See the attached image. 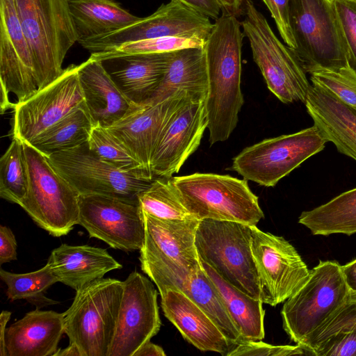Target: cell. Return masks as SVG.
<instances>
[{
    "label": "cell",
    "mask_w": 356,
    "mask_h": 356,
    "mask_svg": "<svg viewBox=\"0 0 356 356\" xmlns=\"http://www.w3.org/2000/svg\"><path fill=\"white\" fill-rule=\"evenodd\" d=\"M241 24L237 17L222 11L204 43L208 91L204 100L209 143L229 138L243 104L241 88Z\"/></svg>",
    "instance_id": "6da1fadb"
},
{
    "label": "cell",
    "mask_w": 356,
    "mask_h": 356,
    "mask_svg": "<svg viewBox=\"0 0 356 356\" xmlns=\"http://www.w3.org/2000/svg\"><path fill=\"white\" fill-rule=\"evenodd\" d=\"M143 212L145 238L140 250L141 270L156 285L160 296L181 291L201 267L195 247L197 218L165 220Z\"/></svg>",
    "instance_id": "7a4b0ae2"
},
{
    "label": "cell",
    "mask_w": 356,
    "mask_h": 356,
    "mask_svg": "<svg viewBox=\"0 0 356 356\" xmlns=\"http://www.w3.org/2000/svg\"><path fill=\"white\" fill-rule=\"evenodd\" d=\"M29 42L38 90L56 79L77 42L69 0H13Z\"/></svg>",
    "instance_id": "3957f363"
},
{
    "label": "cell",
    "mask_w": 356,
    "mask_h": 356,
    "mask_svg": "<svg viewBox=\"0 0 356 356\" xmlns=\"http://www.w3.org/2000/svg\"><path fill=\"white\" fill-rule=\"evenodd\" d=\"M350 288L343 265L320 261L306 283L285 302L282 326L290 339L303 347L348 300Z\"/></svg>",
    "instance_id": "277c9868"
},
{
    "label": "cell",
    "mask_w": 356,
    "mask_h": 356,
    "mask_svg": "<svg viewBox=\"0 0 356 356\" xmlns=\"http://www.w3.org/2000/svg\"><path fill=\"white\" fill-rule=\"evenodd\" d=\"M289 19L291 49L305 72L350 66L334 0H290Z\"/></svg>",
    "instance_id": "5b68a950"
},
{
    "label": "cell",
    "mask_w": 356,
    "mask_h": 356,
    "mask_svg": "<svg viewBox=\"0 0 356 356\" xmlns=\"http://www.w3.org/2000/svg\"><path fill=\"white\" fill-rule=\"evenodd\" d=\"M124 290L123 282L99 278L76 291L63 314L64 331L81 356H107Z\"/></svg>",
    "instance_id": "8992f818"
},
{
    "label": "cell",
    "mask_w": 356,
    "mask_h": 356,
    "mask_svg": "<svg viewBox=\"0 0 356 356\" xmlns=\"http://www.w3.org/2000/svg\"><path fill=\"white\" fill-rule=\"evenodd\" d=\"M22 143L29 184L19 206L50 235H67L79 224L80 195L54 168L47 156L30 143Z\"/></svg>",
    "instance_id": "52a82bcc"
},
{
    "label": "cell",
    "mask_w": 356,
    "mask_h": 356,
    "mask_svg": "<svg viewBox=\"0 0 356 356\" xmlns=\"http://www.w3.org/2000/svg\"><path fill=\"white\" fill-rule=\"evenodd\" d=\"M171 180L186 209L197 220H229L257 225L264 217L247 180L229 175L193 173Z\"/></svg>",
    "instance_id": "ba28073f"
},
{
    "label": "cell",
    "mask_w": 356,
    "mask_h": 356,
    "mask_svg": "<svg viewBox=\"0 0 356 356\" xmlns=\"http://www.w3.org/2000/svg\"><path fill=\"white\" fill-rule=\"evenodd\" d=\"M195 247L200 261L224 280L261 300L251 249V225L229 220H201L195 233Z\"/></svg>",
    "instance_id": "9c48e42d"
},
{
    "label": "cell",
    "mask_w": 356,
    "mask_h": 356,
    "mask_svg": "<svg viewBox=\"0 0 356 356\" xmlns=\"http://www.w3.org/2000/svg\"><path fill=\"white\" fill-rule=\"evenodd\" d=\"M241 28L268 88L284 104L305 103L312 86L294 52L276 36L251 0H245Z\"/></svg>",
    "instance_id": "30bf717a"
},
{
    "label": "cell",
    "mask_w": 356,
    "mask_h": 356,
    "mask_svg": "<svg viewBox=\"0 0 356 356\" xmlns=\"http://www.w3.org/2000/svg\"><path fill=\"white\" fill-rule=\"evenodd\" d=\"M326 142L313 125L245 147L234 158L231 169L245 180L274 186L305 161L322 151Z\"/></svg>",
    "instance_id": "8fae6325"
},
{
    "label": "cell",
    "mask_w": 356,
    "mask_h": 356,
    "mask_svg": "<svg viewBox=\"0 0 356 356\" xmlns=\"http://www.w3.org/2000/svg\"><path fill=\"white\" fill-rule=\"evenodd\" d=\"M48 157L79 195H103L138 202V195L153 181L104 161L89 149L87 142Z\"/></svg>",
    "instance_id": "7c38bea8"
},
{
    "label": "cell",
    "mask_w": 356,
    "mask_h": 356,
    "mask_svg": "<svg viewBox=\"0 0 356 356\" xmlns=\"http://www.w3.org/2000/svg\"><path fill=\"white\" fill-rule=\"evenodd\" d=\"M213 23L209 17L177 1L163 3L152 15L113 32L79 43L91 54L143 40L175 37L206 42Z\"/></svg>",
    "instance_id": "4fadbf2b"
},
{
    "label": "cell",
    "mask_w": 356,
    "mask_h": 356,
    "mask_svg": "<svg viewBox=\"0 0 356 356\" xmlns=\"http://www.w3.org/2000/svg\"><path fill=\"white\" fill-rule=\"evenodd\" d=\"M251 249L263 303L274 307L285 302L309 279L310 270L282 236L251 225Z\"/></svg>",
    "instance_id": "5bb4252c"
},
{
    "label": "cell",
    "mask_w": 356,
    "mask_h": 356,
    "mask_svg": "<svg viewBox=\"0 0 356 356\" xmlns=\"http://www.w3.org/2000/svg\"><path fill=\"white\" fill-rule=\"evenodd\" d=\"M79 67V65L68 66L53 82L15 106L13 138L31 143L84 104Z\"/></svg>",
    "instance_id": "9a60e30c"
},
{
    "label": "cell",
    "mask_w": 356,
    "mask_h": 356,
    "mask_svg": "<svg viewBox=\"0 0 356 356\" xmlns=\"http://www.w3.org/2000/svg\"><path fill=\"white\" fill-rule=\"evenodd\" d=\"M79 225L90 237L124 252L140 250L145 221L138 202L103 195L79 196Z\"/></svg>",
    "instance_id": "2e32d148"
},
{
    "label": "cell",
    "mask_w": 356,
    "mask_h": 356,
    "mask_svg": "<svg viewBox=\"0 0 356 356\" xmlns=\"http://www.w3.org/2000/svg\"><path fill=\"white\" fill-rule=\"evenodd\" d=\"M123 284L122 298L107 356H134L158 333L161 325L158 292L152 282L134 271Z\"/></svg>",
    "instance_id": "e0dca14e"
},
{
    "label": "cell",
    "mask_w": 356,
    "mask_h": 356,
    "mask_svg": "<svg viewBox=\"0 0 356 356\" xmlns=\"http://www.w3.org/2000/svg\"><path fill=\"white\" fill-rule=\"evenodd\" d=\"M0 81L1 113L15 107L10 93L17 104L38 90L31 51L13 0H0Z\"/></svg>",
    "instance_id": "ac0fdd59"
},
{
    "label": "cell",
    "mask_w": 356,
    "mask_h": 356,
    "mask_svg": "<svg viewBox=\"0 0 356 356\" xmlns=\"http://www.w3.org/2000/svg\"><path fill=\"white\" fill-rule=\"evenodd\" d=\"M207 120L204 101L191 99L172 117L153 151L150 170L154 178H171L198 148Z\"/></svg>",
    "instance_id": "d6986e66"
},
{
    "label": "cell",
    "mask_w": 356,
    "mask_h": 356,
    "mask_svg": "<svg viewBox=\"0 0 356 356\" xmlns=\"http://www.w3.org/2000/svg\"><path fill=\"white\" fill-rule=\"evenodd\" d=\"M191 99H197L179 90L159 103L137 106L106 129L152 173L151 158L160 135L175 113Z\"/></svg>",
    "instance_id": "ffe728a7"
},
{
    "label": "cell",
    "mask_w": 356,
    "mask_h": 356,
    "mask_svg": "<svg viewBox=\"0 0 356 356\" xmlns=\"http://www.w3.org/2000/svg\"><path fill=\"white\" fill-rule=\"evenodd\" d=\"M79 78L94 125L108 128L138 106L122 93L102 60L90 56L79 65Z\"/></svg>",
    "instance_id": "44dd1931"
},
{
    "label": "cell",
    "mask_w": 356,
    "mask_h": 356,
    "mask_svg": "<svg viewBox=\"0 0 356 356\" xmlns=\"http://www.w3.org/2000/svg\"><path fill=\"white\" fill-rule=\"evenodd\" d=\"M305 104L326 141L356 161V107L316 83L312 84Z\"/></svg>",
    "instance_id": "7402d4cb"
},
{
    "label": "cell",
    "mask_w": 356,
    "mask_h": 356,
    "mask_svg": "<svg viewBox=\"0 0 356 356\" xmlns=\"http://www.w3.org/2000/svg\"><path fill=\"white\" fill-rule=\"evenodd\" d=\"M161 298L165 316L183 337L200 350L227 356L236 347L209 317L182 291L169 290Z\"/></svg>",
    "instance_id": "603a6c76"
},
{
    "label": "cell",
    "mask_w": 356,
    "mask_h": 356,
    "mask_svg": "<svg viewBox=\"0 0 356 356\" xmlns=\"http://www.w3.org/2000/svg\"><path fill=\"white\" fill-rule=\"evenodd\" d=\"M64 333L63 313L37 308L7 328L8 356H53Z\"/></svg>",
    "instance_id": "cb8c5ba5"
},
{
    "label": "cell",
    "mask_w": 356,
    "mask_h": 356,
    "mask_svg": "<svg viewBox=\"0 0 356 356\" xmlns=\"http://www.w3.org/2000/svg\"><path fill=\"white\" fill-rule=\"evenodd\" d=\"M47 264L58 282L75 291L122 266L105 249L62 244L54 249Z\"/></svg>",
    "instance_id": "d4e9b609"
},
{
    "label": "cell",
    "mask_w": 356,
    "mask_h": 356,
    "mask_svg": "<svg viewBox=\"0 0 356 356\" xmlns=\"http://www.w3.org/2000/svg\"><path fill=\"white\" fill-rule=\"evenodd\" d=\"M179 90L205 100L208 75L204 47H188L171 52L167 71L152 97L144 105L159 103Z\"/></svg>",
    "instance_id": "484cf974"
},
{
    "label": "cell",
    "mask_w": 356,
    "mask_h": 356,
    "mask_svg": "<svg viewBox=\"0 0 356 356\" xmlns=\"http://www.w3.org/2000/svg\"><path fill=\"white\" fill-rule=\"evenodd\" d=\"M171 52L140 54L120 58L121 67L108 72L122 93L141 106L152 97L167 71Z\"/></svg>",
    "instance_id": "4316f807"
},
{
    "label": "cell",
    "mask_w": 356,
    "mask_h": 356,
    "mask_svg": "<svg viewBox=\"0 0 356 356\" xmlns=\"http://www.w3.org/2000/svg\"><path fill=\"white\" fill-rule=\"evenodd\" d=\"M77 42L118 31L140 17L115 0H69Z\"/></svg>",
    "instance_id": "83f0119b"
},
{
    "label": "cell",
    "mask_w": 356,
    "mask_h": 356,
    "mask_svg": "<svg viewBox=\"0 0 356 356\" xmlns=\"http://www.w3.org/2000/svg\"><path fill=\"white\" fill-rule=\"evenodd\" d=\"M201 264L217 288L245 341H261L265 337L263 302L227 282L208 264L202 261Z\"/></svg>",
    "instance_id": "f1b7e54d"
},
{
    "label": "cell",
    "mask_w": 356,
    "mask_h": 356,
    "mask_svg": "<svg viewBox=\"0 0 356 356\" xmlns=\"http://www.w3.org/2000/svg\"><path fill=\"white\" fill-rule=\"evenodd\" d=\"M298 223L315 236L356 233V188L301 213Z\"/></svg>",
    "instance_id": "f546056e"
},
{
    "label": "cell",
    "mask_w": 356,
    "mask_h": 356,
    "mask_svg": "<svg viewBox=\"0 0 356 356\" xmlns=\"http://www.w3.org/2000/svg\"><path fill=\"white\" fill-rule=\"evenodd\" d=\"M180 291L199 306L227 340L236 345L245 341L202 266L190 277Z\"/></svg>",
    "instance_id": "4dcf8cb0"
},
{
    "label": "cell",
    "mask_w": 356,
    "mask_h": 356,
    "mask_svg": "<svg viewBox=\"0 0 356 356\" xmlns=\"http://www.w3.org/2000/svg\"><path fill=\"white\" fill-rule=\"evenodd\" d=\"M93 126L84 104L35 138L30 144L49 156L88 142Z\"/></svg>",
    "instance_id": "1f68e13d"
},
{
    "label": "cell",
    "mask_w": 356,
    "mask_h": 356,
    "mask_svg": "<svg viewBox=\"0 0 356 356\" xmlns=\"http://www.w3.org/2000/svg\"><path fill=\"white\" fill-rule=\"evenodd\" d=\"M141 210L165 220L195 218L183 204L171 178H155L138 196Z\"/></svg>",
    "instance_id": "d6a6232c"
},
{
    "label": "cell",
    "mask_w": 356,
    "mask_h": 356,
    "mask_svg": "<svg viewBox=\"0 0 356 356\" xmlns=\"http://www.w3.org/2000/svg\"><path fill=\"white\" fill-rule=\"evenodd\" d=\"M87 143L99 159L115 168L147 180L155 179L106 128L94 125Z\"/></svg>",
    "instance_id": "836d02e7"
},
{
    "label": "cell",
    "mask_w": 356,
    "mask_h": 356,
    "mask_svg": "<svg viewBox=\"0 0 356 356\" xmlns=\"http://www.w3.org/2000/svg\"><path fill=\"white\" fill-rule=\"evenodd\" d=\"M0 277L7 286L6 295L11 301L25 299L39 305L58 302L44 296L49 287L58 282L47 264L39 270L26 273H14L1 268Z\"/></svg>",
    "instance_id": "e575fe53"
},
{
    "label": "cell",
    "mask_w": 356,
    "mask_h": 356,
    "mask_svg": "<svg viewBox=\"0 0 356 356\" xmlns=\"http://www.w3.org/2000/svg\"><path fill=\"white\" fill-rule=\"evenodd\" d=\"M29 184L23 143L13 138L0 159V196L20 204L26 196Z\"/></svg>",
    "instance_id": "d590c367"
},
{
    "label": "cell",
    "mask_w": 356,
    "mask_h": 356,
    "mask_svg": "<svg viewBox=\"0 0 356 356\" xmlns=\"http://www.w3.org/2000/svg\"><path fill=\"white\" fill-rule=\"evenodd\" d=\"M204 43L201 40L182 38H157L124 43L107 51L92 53L90 57L104 62L133 54L165 53L188 47H204Z\"/></svg>",
    "instance_id": "8d00e7d4"
},
{
    "label": "cell",
    "mask_w": 356,
    "mask_h": 356,
    "mask_svg": "<svg viewBox=\"0 0 356 356\" xmlns=\"http://www.w3.org/2000/svg\"><path fill=\"white\" fill-rule=\"evenodd\" d=\"M309 74L312 83L324 87L343 102L356 107V72L350 66L334 70L318 69Z\"/></svg>",
    "instance_id": "74e56055"
},
{
    "label": "cell",
    "mask_w": 356,
    "mask_h": 356,
    "mask_svg": "<svg viewBox=\"0 0 356 356\" xmlns=\"http://www.w3.org/2000/svg\"><path fill=\"white\" fill-rule=\"evenodd\" d=\"M356 330V291L351 289L345 304L327 323L302 347L306 354L312 352L331 337L342 332Z\"/></svg>",
    "instance_id": "f35d334b"
},
{
    "label": "cell",
    "mask_w": 356,
    "mask_h": 356,
    "mask_svg": "<svg viewBox=\"0 0 356 356\" xmlns=\"http://www.w3.org/2000/svg\"><path fill=\"white\" fill-rule=\"evenodd\" d=\"M348 54V63L356 72V3L334 0Z\"/></svg>",
    "instance_id": "ab89813d"
},
{
    "label": "cell",
    "mask_w": 356,
    "mask_h": 356,
    "mask_svg": "<svg viewBox=\"0 0 356 356\" xmlns=\"http://www.w3.org/2000/svg\"><path fill=\"white\" fill-rule=\"evenodd\" d=\"M305 354V349L298 344L273 346L261 341H246L237 344L227 356H289Z\"/></svg>",
    "instance_id": "60d3db41"
},
{
    "label": "cell",
    "mask_w": 356,
    "mask_h": 356,
    "mask_svg": "<svg viewBox=\"0 0 356 356\" xmlns=\"http://www.w3.org/2000/svg\"><path fill=\"white\" fill-rule=\"evenodd\" d=\"M316 356H356V330L339 332L312 352Z\"/></svg>",
    "instance_id": "b9f144b4"
},
{
    "label": "cell",
    "mask_w": 356,
    "mask_h": 356,
    "mask_svg": "<svg viewBox=\"0 0 356 356\" xmlns=\"http://www.w3.org/2000/svg\"><path fill=\"white\" fill-rule=\"evenodd\" d=\"M273 18L280 35L285 44L292 49L295 42L291 32L289 19L290 0H262Z\"/></svg>",
    "instance_id": "7bdbcfd3"
},
{
    "label": "cell",
    "mask_w": 356,
    "mask_h": 356,
    "mask_svg": "<svg viewBox=\"0 0 356 356\" xmlns=\"http://www.w3.org/2000/svg\"><path fill=\"white\" fill-rule=\"evenodd\" d=\"M17 241L12 230L0 225V264L17 259Z\"/></svg>",
    "instance_id": "ee69618b"
},
{
    "label": "cell",
    "mask_w": 356,
    "mask_h": 356,
    "mask_svg": "<svg viewBox=\"0 0 356 356\" xmlns=\"http://www.w3.org/2000/svg\"><path fill=\"white\" fill-rule=\"evenodd\" d=\"M200 13L217 19L221 15L222 8L218 0H177Z\"/></svg>",
    "instance_id": "f6af8a7d"
},
{
    "label": "cell",
    "mask_w": 356,
    "mask_h": 356,
    "mask_svg": "<svg viewBox=\"0 0 356 356\" xmlns=\"http://www.w3.org/2000/svg\"><path fill=\"white\" fill-rule=\"evenodd\" d=\"M11 316V312L3 310L0 315V356H8L6 346V325Z\"/></svg>",
    "instance_id": "bcb514c9"
},
{
    "label": "cell",
    "mask_w": 356,
    "mask_h": 356,
    "mask_svg": "<svg viewBox=\"0 0 356 356\" xmlns=\"http://www.w3.org/2000/svg\"><path fill=\"white\" fill-rule=\"evenodd\" d=\"M220 3L222 11L229 14L239 16L243 13L245 0H218Z\"/></svg>",
    "instance_id": "7dc6e473"
},
{
    "label": "cell",
    "mask_w": 356,
    "mask_h": 356,
    "mask_svg": "<svg viewBox=\"0 0 356 356\" xmlns=\"http://www.w3.org/2000/svg\"><path fill=\"white\" fill-rule=\"evenodd\" d=\"M134 356H165L163 349L149 341L144 343Z\"/></svg>",
    "instance_id": "c3c4849f"
},
{
    "label": "cell",
    "mask_w": 356,
    "mask_h": 356,
    "mask_svg": "<svg viewBox=\"0 0 356 356\" xmlns=\"http://www.w3.org/2000/svg\"><path fill=\"white\" fill-rule=\"evenodd\" d=\"M343 269L350 288L356 291V259L343 265Z\"/></svg>",
    "instance_id": "681fc988"
},
{
    "label": "cell",
    "mask_w": 356,
    "mask_h": 356,
    "mask_svg": "<svg viewBox=\"0 0 356 356\" xmlns=\"http://www.w3.org/2000/svg\"><path fill=\"white\" fill-rule=\"evenodd\" d=\"M53 356H81L78 348L74 343L63 349H58Z\"/></svg>",
    "instance_id": "f907efd6"
},
{
    "label": "cell",
    "mask_w": 356,
    "mask_h": 356,
    "mask_svg": "<svg viewBox=\"0 0 356 356\" xmlns=\"http://www.w3.org/2000/svg\"><path fill=\"white\" fill-rule=\"evenodd\" d=\"M346 1H353V2L356 3V0H346Z\"/></svg>",
    "instance_id": "816d5d0a"
}]
</instances>
